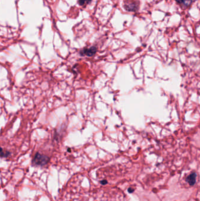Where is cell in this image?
<instances>
[{
	"label": "cell",
	"mask_w": 200,
	"mask_h": 201,
	"mask_svg": "<svg viewBox=\"0 0 200 201\" xmlns=\"http://www.w3.org/2000/svg\"><path fill=\"white\" fill-rule=\"evenodd\" d=\"M49 161V158L48 157L38 152L35 154V155L34 157V159L32 160V164L34 165L43 166L46 165Z\"/></svg>",
	"instance_id": "6da1fadb"
},
{
	"label": "cell",
	"mask_w": 200,
	"mask_h": 201,
	"mask_svg": "<svg viewBox=\"0 0 200 201\" xmlns=\"http://www.w3.org/2000/svg\"><path fill=\"white\" fill-rule=\"evenodd\" d=\"M125 8L130 12H135L138 10L139 2L137 0H125Z\"/></svg>",
	"instance_id": "7a4b0ae2"
},
{
	"label": "cell",
	"mask_w": 200,
	"mask_h": 201,
	"mask_svg": "<svg viewBox=\"0 0 200 201\" xmlns=\"http://www.w3.org/2000/svg\"><path fill=\"white\" fill-rule=\"evenodd\" d=\"M97 52V48L95 46H90L89 48H86L80 51V55L82 56L92 57Z\"/></svg>",
	"instance_id": "3957f363"
},
{
	"label": "cell",
	"mask_w": 200,
	"mask_h": 201,
	"mask_svg": "<svg viewBox=\"0 0 200 201\" xmlns=\"http://www.w3.org/2000/svg\"><path fill=\"white\" fill-rule=\"evenodd\" d=\"M196 177H197V174L196 173H193L187 177V181L189 183L190 185H193L196 183Z\"/></svg>",
	"instance_id": "277c9868"
},
{
	"label": "cell",
	"mask_w": 200,
	"mask_h": 201,
	"mask_svg": "<svg viewBox=\"0 0 200 201\" xmlns=\"http://www.w3.org/2000/svg\"><path fill=\"white\" fill-rule=\"evenodd\" d=\"M178 4L187 7L188 6H190L193 0H175Z\"/></svg>",
	"instance_id": "5b68a950"
},
{
	"label": "cell",
	"mask_w": 200,
	"mask_h": 201,
	"mask_svg": "<svg viewBox=\"0 0 200 201\" xmlns=\"http://www.w3.org/2000/svg\"><path fill=\"white\" fill-rule=\"evenodd\" d=\"M92 0H79V5L82 6L86 5L87 4H89Z\"/></svg>",
	"instance_id": "8992f818"
},
{
	"label": "cell",
	"mask_w": 200,
	"mask_h": 201,
	"mask_svg": "<svg viewBox=\"0 0 200 201\" xmlns=\"http://www.w3.org/2000/svg\"><path fill=\"white\" fill-rule=\"evenodd\" d=\"M10 155V152L6 151L5 153L3 152V149H1V157H7V156H8Z\"/></svg>",
	"instance_id": "52a82bcc"
},
{
	"label": "cell",
	"mask_w": 200,
	"mask_h": 201,
	"mask_svg": "<svg viewBox=\"0 0 200 201\" xmlns=\"http://www.w3.org/2000/svg\"><path fill=\"white\" fill-rule=\"evenodd\" d=\"M129 190V192H130V193H131V192H132L134 190V189H130H130H129V190Z\"/></svg>",
	"instance_id": "ba28073f"
}]
</instances>
